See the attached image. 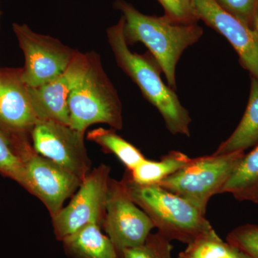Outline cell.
Here are the masks:
<instances>
[{"label": "cell", "instance_id": "obj_1", "mask_svg": "<svg viewBox=\"0 0 258 258\" xmlns=\"http://www.w3.org/2000/svg\"><path fill=\"white\" fill-rule=\"evenodd\" d=\"M124 19L128 45L142 42L164 73L168 86L175 91L176 69L183 52L201 38L203 30L196 23H181L168 18L142 14L123 0L115 3Z\"/></svg>", "mask_w": 258, "mask_h": 258}, {"label": "cell", "instance_id": "obj_2", "mask_svg": "<svg viewBox=\"0 0 258 258\" xmlns=\"http://www.w3.org/2000/svg\"><path fill=\"white\" fill-rule=\"evenodd\" d=\"M124 19L107 30L108 43L117 64L138 86L144 98L159 111L166 128L174 135L190 137L191 118L181 105L175 91L161 79V69L153 58L139 55L129 49L124 36Z\"/></svg>", "mask_w": 258, "mask_h": 258}, {"label": "cell", "instance_id": "obj_3", "mask_svg": "<svg viewBox=\"0 0 258 258\" xmlns=\"http://www.w3.org/2000/svg\"><path fill=\"white\" fill-rule=\"evenodd\" d=\"M121 181L129 197L169 240L188 244L213 230L206 215L175 194L159 185L136 184L127 173Z\"/></svg>", "mask_w": 258, "mask_h": 258}, {"label": "cell", "instance_id": "obj_4", "mask_svg": "<svg viewBox=\"0 0 258 258\" xmlns=\"http://www.w3.org/2000/svg\"><path fill=\"white\" fill-rule=\"evenodd\" d=\"M89 56L87 73L68 99L69 125L83 134L95 123H106L120 130L123 127V118L119 97L99 57L96 53H89Z\"/></svg>", "mask_w": 258, "mask_h": 258}, {"label": "cell", "instance_id": "obj_5", "mask_svg": "<svg viewBox=\"0 0 258 258\" xmlns=\"http://www.w3.org/2000/svg\"><path fill=\"white\" fill-rule=\"evenodd\" d=\"M244 154L237 152L191 158L186 165L159 186L184 199L206 215L210 199L220 194Z\"/></svg>", "mask_w": 258, "mask_h": 258}, {"label": "cell", "instance_id": "obj_6", "mask_svg": "<svg viewBox=\"0 0 258 258\" xmlns=\"http://www.w3.org/2000/svg\"><path fill=\"white\" fill-rule=\"evenodd\" d=\"M15 152L23 163L25 189L45 205L53 217L63 208L64 201L79 188L81 180L50 159L37 154L25 134H8Z\"/></svg>", "mask_w": 258, "mask_h": 258}, {"label": "cell", "instance_id": "obj_7", "mask_svg": "<svg viewBox=\"0 0 258 258\" xmlns=\"http://www.w3.org/2000/svg\"><path fill=\"white\" fill-rule=\"evenodd\" d=\"M13 31L25 55L20 78L29 88L50 82L66 71L76 51L57 39L32 31L28 25L13 23Z\"/></svg>", "mask_w": 258, "mask_h": 258}, {"label": "cell", "instance_id": "obj_8", "mask_svg": "<svg viewBox=\"0 0 258 258\" xmlns=\"http://www.w3.org/2000/svg\"><path fill=\"white\" fill-rule=\"evenodd\" d=\"M109 166L102 164L81 181L79 191L66 208L52 217L57 240L62 241L85 226H103L109 186Z\"/></svg>", "mask_w": 258, "mask_h": 258}, {"label": "cell", "instance_id": "obj_9", "mask_svg": "<svg viewBox=\"0 0 258 258\" xmlns=\"http://www.w3.org/2000/svg\"><path fill=\"white\" fill-rule=\"evenodd\" d=\"M118 256L125 249L144 244L154 223L127 193L122 181L110 179L103 224Z\"/></svg>", "mask_w": 258, "mask_h": 258}, {"label": "cell", "instance_id": "obj_10", "mask_svg": "<svg viewBox=\"0 0 258 258\" xmlns=\"http://www.w3.org/2000/svg\"><path fill=\"white\" fill-rule=\"evenodd\" d=\"M31 134L37 154L71 171L81 181L91 171L85 134L69 125L47 119L39 120Z\"/></svg>", "mask_w": 258, "mask_h": 258}, {"label": "cell", "instance_id": "obj_11", "mask_svg": "<svg viewBox=\"0 0 258 258\" xmlns=\"http://www.w3.org/2000/svg\"><path fill=\"white\" fill-rule=\"evenodd\" d=\"M194 13L225 37L238 54L240 63L258 79V33L226 11L216 0H192Z\"/></svg>", "mask_w": 258, "mask_h": 258}, {"label": "cell", "instance_id": "obj_12", "mask_svg": "<svg viewBox=\"0 0 258 258\" xmlns=\"http://www.w3.org/2000/svg\"><path fill=\"white\" fill-rule=\"evenodd\" d=\"M89 64V53L76 51L71 63L58 77L40 87H28L32 104L40 120H52L69 124L68 99L70 93L84 77Z\"/></svg>", "mask_w": 258, "mask_h": 258}, {"label": "cell", "instance_id": "obj_13", "mask_svg": "<svg viewBox=\"0 0 258 258\" xmlns=\"http://www.w3.org/2000/svg\"><path fill=\"white\" fill-rule=\"evenodd\" d=\"M39 120L20 69H0V129L6 134H25Z\"/></svg>", "mask_w": 258, "mask_h": 258}, {"label": "cell", "instance_id": "obj_14", "mask_svg": "<svg viewBox=\"0 0 258 258\" xmlns=\"http://www.w3.org/2000/svg\"><path fill=\"white\" fill-rule=\"evenodd\" d=\"M66 252L74 258H119L113 242L93 223L62 241Z\"/></svg>", "mask_w": 258, "mask_h": 258}, {"label": "cell", "instance_id": "obj_15", "mask_svg": "<svg viewBox=\"0 0 258 258\" xmlns=\"http://www.w3.org/2000/svg\"><path fill=\"white\" fill-rule=\"evenodd\" d=\"M257 144L258 79L251 76L250 93L243 116L233 133L219 146L214 154L244 152Z\"/></svg>", "mask_w": 258, "mask_h": 258}, {"label": "cell", "instance_id": "obj_16", "mask_svg": "<svg viewBox=\"0 0 258 258\" xmlns=\"http://www.w3.org/2000/svg\"><path fill=\"white\" fill-rule=\"evenodd\" d=\"M230 193L240 202L258 203V144L244 154L220 194Z\"/></svg>", "mask_w": 258, "mask_h": 258}, {"label": "cell", "instance_id": "obj_17", "mask_svg": "<svg viewBox=\"0 0 258 258\" xmlns=\"http://www.w3.org/2000/svg\"><path fill=\"white\" fill-rule=\"evenodd\" d=\"M191 159L179 151H170L159 161L144 159L133 170L126 173L136 184L142 186L159 185L186 165Z\"/></svg>", "mask_w": 258, "mask_h": 258}, {"label": "cell", "instance_id": "obj_18", "mask_svg": "<svg viewBox=\"0 0 258 258\" xmlns=\"http://www.w3.org/2000/svg\"><path fill=\"white\" fill-rule=\"evenodd\" d=\"M178 258H251L235 246L225 242L215 230L187 244Z\"/></svg>", "mask_w": 258, "mask_h": 258}, {"label": "cell", "instance_id": "obj_19", "mask_svg": "<svg viewBox=\"0 0 258 258\" xmlns=\"http://www.w3.org/2000/svg\"><path fill=\"white\" fill-rule=\"evenodd\" d=\"M87 138L101 146L107 152L114 154L124 164L128 171L133 170L146 159L137 148L121 138L114 131L96 128L88 134Z\"/></svg>", "mask_w": 258, "mask_h": 258}, {"label": "cell", "instance_id": "obj_20", "mask_svg": "<svg viewBox=\"0 0 258 258\" xmlns=\"http://www.w3.org/2000/svg\"><path fill=\"white\" fill-rule=\"evenodd\" d=\"M0 173L26 186L25 169L21 159L14 149L8 134L0 129Z\"/></svg>", "mask_w": 258, "mask_h": 258}, {"label": "cell", "instance_id": "obj_21", "mask_svg": "<svg viewBox=\"0 0 258 258\" xmlns=\"http://www.w3.org/2000/svg\"><path fill=\"white\" fill-rule=\"evenodd\" d=\"M171 240L160 232L149 235L144 244L125 249L120 258H172Z\"/></svg>", "mask_w": 258, "mask_h": 258}, {"label": "cell", "instance_id": "obj_22", "mask_svg": "<svg viewBox=\"0 0 258 258\" xmlns=\"http://www.w3.org/2000/svg\"><path fill=\"white\" fill-rule=\"evenodd\" d=\"M226 241L251 258H258V225L245 224L239 226L231 231Z\"/></svg>", "mask_w": 258, "mask_h": 258}, {"label": "cell", "instance_id": "obj_23", "mask_svg": "<svg viewBox=\"0 0 258 258\" xmlns=\"http://www.w3.org/2000/svg\"><path fill=\"white\" fill-rule=\"evenodd\" d=\"M218 4L244 25L254 29L258 11V0H216Z\"/></svg>", "mask_w": 258, "mask_h": 258}, {"label": "cell", "instance_id": "obj_24", "mask_svg": "<svg viewBox=\"0 0 258 258\" xmlns=\"http://www.w3.org/2000/svg\"><path fill=\"white\" fill-rule=\"evenodd\" d=\"M168 18L181 23H196L192 0H158Z\"/></svg>", "mask_w": 258, "mask_h": 258}, {"label": "cell", "instance_id": "obj_25", "mask_svg": "<svg viewBox=\"0 0 258 258\" xmlns=\"http://www.w3.org/2000/svg\"><path fill=\"white\" fill-rule=\"evenodd\" d=\"M254 30L257 32L258 33V11H257V20H256L255 26H254Z\"/></svg>", "mask_w": 258, "mask_h": 258}, {"label": "cell", "instance_id": "obj_26", "mask_svg": "<svg viewBox=\"0 0 258 258\" xmlns=\"http://www.w3.org/2000/svg\"><path fill=\"white\" fill-rule=\"evenodd\" d=\"M178 258V257H177Z\"/></svg>", "mask_w": 258, "mask_h": 258}]
</instances>
